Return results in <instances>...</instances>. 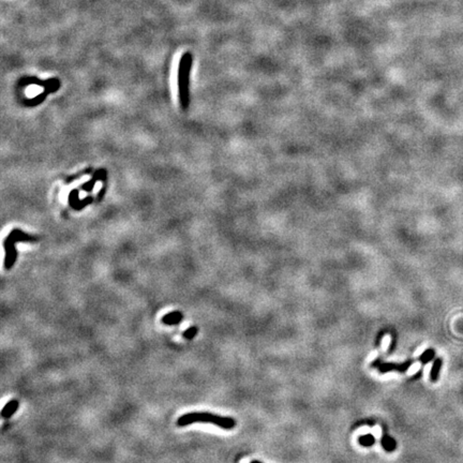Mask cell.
<instances>
[{
  "label": "cell",
  "instance_id": "6da1fadb",
  "mask_svg": "<svg viewBox=\"0 0 463 463\" xmlns=\"http://www.w3.org/2000/svg\"><path fill=\"white\" fill-rule=\"evenodd\" d=\"M196 423L213 424L225 430H230L236 426L234 418L219 416L208 412H192L180 416L177 420L178 427H186Z\"/></svg>",
  "mask_w": 463,
  "mask_h": 463
},
{
  "label": "cell",
  "instance_id": "7a4b0ae2",
  "mask_svg": "<svg viewBox=\"0 0 463 463\" xmlns=\"http://www.w3.org/2000/svg\"><path fill=\"white\" fill-rule=\"evenodd\" d=\"M193 58L191 53H184L179 61L178 67V90H179V100L183 109L189 107L190 103V74L192 69Z\"/></svg>",
  "mask_w": 463,
  "mask_h": 463
},
{
  "label": "cell",
  "instance_id": "3957f363",
  "mask_svg": "<svg viewBox=\"0 0 463 463\" xmlns=\"http://www.w3.org/2000/svg\"><path fill=\"white\" fill-rule=\"evenodd\" d=\"M413 362H414V360H411V359L406 360L405 362H400V363L382 362L379 359H377L376 361L372 362L371 366L377 368L380 373H387V372H392V371L403 373L410 369V367L413 365Z\"/></svg>",
  "mask_w": 463,
  "mask_h": 463
},
{
  "label": "cell",
  "instance_id": "277c9868",
  "mask_svg": "<svg viewBox=\"0 0 463 463\" xmlns=\"http://www.w3.org/2000/svg\"><path fill=\"white\" fill-rule=\"evenodd\" d=\"M183 319V314L180 311H173L168 314H165L162 316L161 322L165 325L169 326H174V325H178L179 323L182 322Z\"/></svg>",
  "mask_w": 463,
  "mask_h": 463
},
{
  "label": "cell",
  "instance_id": "5b68a950",
  "mask_svg": "<svg viewBox=\"0 0 463 463\" xmlns=\"http://www.w3.org/2000/svg\"><path fill=\"white\" fill-rule=\"evenodd\" d=\"M19 407V401L18 400H10L3 409L2 411V417L5 418V420H9V418L12 417L15 412L18 410Z\"/></svg>",
  "mask_w": 463,
  "mask_h": 463
},
{
  "label": "cell",
  "instance_id": "8992f818",
  "mask_svg": "<svg viewBox=\"0 0 463 463\" xmlns=\"http://www.w3.org/2000/svg\"><path fill=\"white\" fill-rule=\"evenodd\" d=\"M442 365H443V359L441 357H437L433 362L431 371H430V380H431V382H433V383L437 382V380L439 378L441 369H442Z\"/></svg>",
  "mask_w": 463,
  "mask_h": 463
},
{
  "label": "cell",
  "instance_id": "52a82bcc",
  "mask_svg": "<svg viewBox=\"0 0 463 463\" xmlns=\"http://www.w3.org/2000/svg\"><path fill=\"white\" fill-rule=\"evenodd\" d=\"M382 446L386 451H393L396 449V441L388 436V435H384L382 437Z\"/></svg>",
  "mask_w": 463,
  "mask_h": 463
},
{
  "label": "cell",
  "instance_id": "ba28073f",
  "mask_svg": "<svg viewBox=\"0 0 463 463\" xmlns=\"http://www.w3.org/2000/svg\"><path fill=\"white\" fill-rule=\"evenodd\" d=\"M434 356H435L434 349H428L420 356L418 360H420L423 363V365H427L428 362H430L434 358Z\"/></svg>",
  "mask_w": 463,
  "mask_h": 463
},
{
  "label": "cell",
  "instance_id": "9c48e42d",
  "mask_svg": "<svg viewBox=\"0 0 463 463\" xmlns=\"http://www.w3.org/2000/svg\"><path fill=\"white\" fill-rule=\"evenodd\" d=\"M358 442L363 447H370L376 443V438H374V436L372 434H365V435H361L358 438Z\"/></svg>",
  "mask_w": 463,
  "mask_h": 463
},
{
  "label": "cell",
  "instance_id": "30bf717a",
  "mask_svg": "<svg viewBox=\"0 0 463 463\" xmlns=\"http://www.w3.org/2000/svg\"><path fill=\"white\" fill-rule=\"evenodd\" d=\"M197 333H198V328L196 326H192V327L187 329L186 332L183 333V338L187 339V340H192V339L195 338Z\"/></svg>",
  "mask_w": 463,
  "mask_h": 463
},
{
  "label": "cell",
  "instance_id": "8fae6325",
  "mask_svg": "<svg viewBox=\"0 0 463 463\" xmlns=\"http://www.w3.org/2000/svg\"><path fill=\"white\" fill-rule=\"evenodd\" d=\"M251 463H262V462H260V461H252Z\"/></svg>",
  "mask_w": 463,
  "mask_h": 463
}]
</instances>
